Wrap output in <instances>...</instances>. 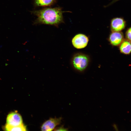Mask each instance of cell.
Returning a JSON list of instances; mask_svg holds the SVG:
<instances>
[{
    "instance_id": "obj_1",
    "label": "cell",
    "mask_w": 131,
    "mask_h": 131,
    "mask_svg": "<svg viewBox=\"0 0 131 131\" xmlns=\"http://www.w3.org/2000/svg\"><path fill=\"white\" fill-rule=\"evenodd\" d=\"M65 12L60 7L45 8L31 12L37 17L34 22V24H43L57 27L64 22L63 13Z\"/></svg>"
},
{
    "instance_id": "obj_2",
    "label": "cell",
    "mask_w": 131,
    "mask_h": 131,
    "mask_svg": "<svg viewBox=\"0 0 131 131\" xmlns=\"http://www.w3.org/2000/svg\"><path fill=\"white\" fill-rule=\"evenodd\" d=\"M90 60L88 55L82 53H77L73 56L72 60V64L75 70L80 72H82L88 66Z\"/></svg>"
},
{
    "instance_id": "obj_3",
    "label": "cell",
    "mask_w": 131,
    "mask_h": 131,
    "mask_svg": "<svg viewBox=\"0 0 131 131\" xmlns=\"http://www.w3.org/2000/svg\"><path fill=\"white\" fill-rule=\"evenodd\" d=\"M89 41V38L87 36L83 34L79 33L73 37L72 42L74 47L78 49H81L84 48L87 46Z\"/></svg>"
},
{
    "instance_id": "obj_4",
    "label": "cell",
    "mask_w": 131,
    "mask_h": 131,
    "mask_svg": "<svg viewBox=\"0 0 131 131\" xmlns=\"http://www.w3.org/2000/svg\"><path fill=\"white\" fill-rule=\"evenodd\" d=\"M62 119L61 117L50 118L42 124L41 127V130L47 131L53 130L57 126L60 124Z\"/></svg>"
},
{
    "instance_id": "obj_5",
    "label": "cell",
    "mask_w": 131,
    "mask_h": 131,
    "mask_svg": "<svg viewBox=\"0 0 131 131\" xmlns=\"http://www.w3.org/2000/svg\"><path fill=\"white\" fill-rule=\"evenodd\" d=\"M126 22L121 17H115L112 19L110 23V28L112 32H120L125 28Z\"/></svg>"
},
{
    "instance_id": "obj_6",
    "label": "cell",
    "mask_w": 131,
    "mask_h": 131,
    "mask_svg": "<svg viewBox=\"0 0 131 131\" xmlns=\"http://www.w3.org/2000/svg\"><path fill=\"white\" fill-rule=\"evenodd\" d=\"M7 124L12 126L19 125L22 123V119L21 115L16 112L9 114L7 118Z\"/></svg>"
},
{
    "instance_id": "obj_7",
    "label": "cell",
    "mask_w": 131,
    "mask_h": 131,
    "mask_svg": "<svg viewBox=\"0 0 131 131\" xmlns=\"http://www.w3.org/2000/svg\"><path fill=\"white\" fill-rule=\"evenodd\" d=\"M108 40L113 46H119L124 40L123 33L120 32H112L109 35Z\"/></svg>"
},
{
    "instance_id": "obj_8",
    "label": "cell",
    "mask_w": 131,
    "mask_h": 131,
    "mask_svg": "<svg viewBox=\"0 0 131 131\" xmlns=\"http://www.w3.org/2000/svg\"><path fill=\"white\" fill-rule=\"evenodd\" d=\"M119 49L121 53L129 55L131 52V42L127 40H124L119 45Z\"/></svg>"
},
{
    "instance_id": "obj_9",
    "label": "cell",
    "mask_w": 131,
    "mask_h": 131,
    "mask_svg": "<svg viewBox=\"0 0 131 131\" xmlns=\"http://www.w3.org/2000/svg\"><path fill=\"white\" fill-rule=\"evenodd\" d=\"M56 1V0H34V4L36 7L49 6L53 5Z\"/></svg>"
},
{
    "instance_id": "obj_10",
    "label": "cell",
    "mask_w": 131,
    "mask_h": 131,
    "mask_svg": "<svg viewBox=\"0 0 131 131\" xmlns=\"http://www.w3.org/2000/svg\"><path fill=\"white\" fill-rule=\"evenodd\" d=\"M5 130L7 131H26V126L22 123L16 126H12L6 124L4 127Z\"/></svg>"
},
{
    "instance_id": "obj_11",
    "label": "cell",
    "mask_w": 131,
    "mask_h": 131,
    "mask_svg": "<svg viewBox=\"0 0 131 131\" xmlns=\"http://www.w3.org/2000/svg\"><path fill=\"white\" fill-rule=\"evenodd\" d=\"M131 27H130L127 29L125 33L126 40L130 42L131 41Z\"/></svg>"
},
{
    "instance_id": "obj_12",
    "label": "cell",
    "mask_w": 131,
    "mask_h": 131,
    "mask_svg": "<svg viewBox=\"0 0 131 131\" xmlns=\"http://www.w3.org/2000/svg\"><path fill=\"white\" fill-rule=\"evenodd\" d=\"M54 131H68L67 128H65L63 125L56 127L54 129Z\"/></svg>"
},
{
    "instance_id": "obj_13",
    "label": "cell",
    "mask_w": 131,
    "mask_h": 131,
    "mask_svg": "<svg viewBox=\"0 0 131 131\" xmlns=\"http://www.w3.org/2000/svg\"><path fill=\"white\" fill-rule=\"evenodd\" d=\"M120 0H113L108 5H107V6H109L112 4L115 3V2H116V1H118Z\"/></svg>"
},
{
    "instance_id": "obj_14",
    "label": "cell",
    "mask_w": 131,
    "mask_h": 131,
    "mask_svg": "<svg viewBox=\"0 0 131 131\" xmlns=\"http://www.w3.org/2000/svg\"><path fill=\"white\" fill-rule=\"evenodd\" d=\"M113 126L116 131H118V130L117 126L116 124H114L113 125Z\"/></svg>"
}]
</instances>
